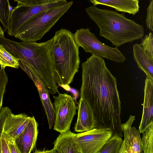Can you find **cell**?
Instances as JSON below:
<instances>
[{
	"label": "cell",
	"instance_id": "484cf974",
	"mask_svg": "<svg viewBox=\"0 0 153 153\" xmlns=\"http://www.w3.org/2000/svg\"><path fill=\"white\" fill-rule=\"evenodd\" d=\"M57 0H14L18 5H28L44 4L56 1Z\"/></svg>",
	"mask_w": 153,
	"mask_h": 153
},
{
	"label": "cell",
	"instance_id": "83f0119b",
	"mask_svg": "<svg viewBox=\"0 0 153 153\" xmlns=\"http://www.w3.org/2000/svg\"><path fill=\"white\" fill-rule=\"evenodd\" d=\"M0 153H10L8 146L7 140L4 132L0 138Z\"/></svg>",
	"mask_w": 153,
	"mask_h": 153
},
{
	"label": "cell",
	"instance_id": "5bb4252c",
	"mask_svg": "<svg viewBox=\"0 0 153 153\" xmlns=\"http://www.w3.org/2000/svg\"><path fill=\"white\" fill-rule=\"evenodd\" d=\"M30 118L25 113L15 114L11 112L5 121L3 132L15 139L24 130Z\"/></svg>",
	"mask_w": 153,
	"mask_h": 153
},
{
	"label": "cell",
	"instance_id": "7c38bea8",
	"mask_svg": "<svg viewBox=\"0 0 153 153\" xmlns=\"http://www.w3.org/2000/svg\"><path fill=\"white\" fill-rule=\"evenodd\" d=\"M144 100L142 116L139 127L142 133L153 120V81L146 78L144 88Z\"/></svg>",
	"mask_w": 153,
	"mask_h": 153
},
{
	"label": "cell",
	"instance_id": "277c9868",
	"mask_svg": "<svg viewBox=\"0 0 153 153\" xmlns=\"http://www.w3.org/2000/svg\"><path fill=\"white\" fill-rule=\"evenodd\" d=\"M53 38L54 78L59 85H68L79 71L80 62L79 47L74 40V34L65 29L56 31Z\"/></svg>",
	"mask_w": 153,
	"mask_h": 153
},
{
	"label": "cell",
	"instance_id": "7402d4cb",
	"mask_svg": "<svg viewBox=\"0 0 153 153\" xmlns=\"http://www.w3.org/2000/svg\"><path fill=\"white\" fill-rule=\"evenodd\" d=\"M10 13L9 0H0V21L3 25L4 31L7 30Z\"/></svg>",
	"mask_w": 153,
	"mask_h": 153
},
{
	"label": "cell",
	"instance_id": "ac0fdd59",
	"mask_svg": "<svg viewBox=\"0 0 153 153\" xmlns=\"http://www.w3.org/2000/svg\"><path fill=\"white\" fill-rule=\"evenodd\" d=\"M36 88L47 116L49 129H51L54 123L55 114L54 105L50 97V91L44 83Z\"/></svg>",
	"mask_w": 153,
	"mask_h": 153
},
{
	"label": "cell",
	"instance_id": "52a82bcc",
	"mask_svg": "<svg viewBox=\"0 0 153 153\" xmlns=\"http://www.w3.org/2000/svg\"><path fill=\"white\" fill-rule=\"evenodd\" d=\"M66 0H57L44 4L28 5H17L11 11L7 31L10 36H14L21 27L32 17L43 11L66 3Z\"/></svg>",
	"mask_w": 153,
	"mask_h": 153
},
{
	"label": "cell",
	"instance_id": "7a4b0ae2",
	"mask_svg": "<svg viewBox=\"0 0 153 153\" xmlns=\"http://www.w3.org/2000/svg\"><path fill=\"white\" fill-rule=\"evenodd\" d=\"M53 37L44 42L15 41L7 43L6 49L15 57L28 64L48 89L50 93H59L54 76L52 47Z\"/></svg>",
	"mask_w": 153,
	"mask_h": 153
},
{
	"label": "cell",
	"instance_id": "f1b7e54d",
	"mask_svg": "<svg viewBox=\"0 0 153 153\" xmlns=\"http://www.w3.org/2000/svg\"><path fill=\"white\" fill-rule=\"evenodd\" d=\"M4 134L7 140L8 146L10 153H20L15 142V139Z\"/></svg>",
	"mask_w": 153,
	"mask_h": 153
},
{
	"label": "cell",
	"instance_id": "2e32d148",
	"mask_svg": "<svg viewBox=\"0 0 153 153\" xmlns=\"http://www.w3.org/2000/svg\"><path fill=\"white\" fill-rule=\"evenodd\" d=\"M96 6L102 4L115 8L118 11L127 13L133 15L138 12L139 10L138 0H90Z\"/></svg>",
	"mask_w": 153,
	"mask_h": 153
},
{
	"label": "cell",
	"instance_id": "d4e9b609",
	"mask_svg": "<svg viewBox=\"0 0 153 153\" xmlns=\"http://www.w3.org/2000/svg\"><path fill=\"white\" fill-rule=\"evenodd\" d=\"M147 15L146 24L148 28L153 31V0L150 1V4L147 9Z\"/></svg>",
	"mask_w": 153,
	"mask_h": 153
},
{
	"label": "cell",
	"instance_id": "d6986e66",
	"mask_svg": "<svg viewBox=\"0 0 153 153\" xmlns=\"http://www.w3.org/2000/svg\"><path fill=\"white\" fill-rule=\"evenodd\" d=\"M123 141L121 137L118 134H112L99 153H118Z\"/></svg>",
	"mask_w": 153,
	"mask_h": 153
},
{
	"label": "cell",
	"instance_id": "4fadbf2b",
	"mask_svg": "<svg viewBox=\"0 0 153 153\" xmlns=\"http://www.w3.org/2000/svg\"><path fill=\"white\" fill-rule=\"evenodd\" d=\"M77 108V118L74 128L75 131L81 133L94 128L95 121L92 111L83 98L80 97Z\"/></svg>",
	"mask_w": 153,
	"mask_h": 153
},
{
	"label": "cell",
	"instance_id": "ba28073f",
	"mask_svg": "<svg viewBox=\"0 0 153 153\" xmlns=\"http://www.w3.org/2000/svg\"><path fill=\"white\" fill-rule=\"evenodd\" d=\"M55 114L53 129L60 133L70 129L77 109L73 98L66 93L53 96Z\"/></svg>",
	"mask_w": 153,
	"mask_h": 153
},
{
	"label": "cell",
	"instance_id": "8992f818",
	"mask_svg": "<svg viewBox=\"0 0 153 153\" xmlns=\"http://www.w3.org/2000/svg\"><path fill=\"white\" fill-rule=\"evenodd\" d=\"M74 37L78 46L85 52L118 63H123L126 60V57L117 47H111L102 43L91 32L89 28L77 30Z\"/></svg>",
	"mask_w": 153,
	"mask_h": 153
},
{
	"label": "cell",
	"instance_id": "8fae6325",
	"mask_svg": "<svg viewBox=\"0 0 153 153\" xmlns=\"http://www.w3.org/2000/svg\"><path fill=\"white\" fill-rule=\"evenodd\" d=\"M38 126L34 117H31L24 130L15 139L20 153H30L33 149L37 139Z\"/></svg>",
	"mask_w": 153,
	"mask_h": 153
},
{
	"label": "cell",
	"instance_id": "5b68a950",
	"mask_svg": "<svg viewBox=\"0 0 153 153\" xmlns=\"http://www.w3.org/2000/svg\"><path fill=\"white\" fill-rule=\"evenodd\" d=\"M73 1L43 11L27 21L14 36L23 42H33L42 39L68 10Z\"/></svg>",
	"mask_w": 153,
	"mask_h": 153
},
{
	"label": "cell",
	"instance_id": "4316f807",
	"mask_svg": "<svg viewBox=\"0 0 153 153\" xmlns=\"http://www.w3.org/2000/svg\"><path fill=\"white\" fill-rule=\"evenodd\" d=\"M11 112L10 108L8 107H3L0 114V138L3 132V128L5 121Z\"/></svg>",
	"mask_w": 153,
	"mask_h": 153
},
{
	"label": "cell",
	"instance_id": "9c48e42d",
	"mask_svg": "<svg viewBox=\"0 0 153 153\" xmlns=\"http://www.w3.org/2000/svg\"><path fill=\"white\" fill-rule=\"evenodd\" d=\"M112 134L109 129L94 128L76 134L75 142L80 153H99Z\"/></svg>",
	"mask_w": 153,
	"mask_h": 153
},
{
	"label": "cell",
	"instance_id": "3957f363",
	"mask_svg": "<svg viewBox=\"0 0 153 153\" xmlns=\"http://www.w3.org/2000/svg\"><path fill=\"white\" fill-rule=\"evenodd\" d=\"M85 11L99 27L100 35L116 47L143 37V26L126 18L123 14L94 5L86 8Z\"/></svg>",
	"mask_w": 153,
	"mask_h": 153
},
{
	"label": "cell",
	"instance_id": "6da1fadb",
	"mask_svg": "<svg viewBox=\"0 0 153 153\" xmlns=\"http://www.w3.org/2000/svg\"><path fill=\"white\" fill-rule=\"evenodd\" d=\"M80 97L87 102L95 121L94 128L109 129L121 137V105L117 80L102 58L94 54L81 64Z\"/></svg>",
	"mask_w": 153,
	"mask_h": 153
},
{
	"label": "cell",
	"instance_id": "603a6c76",
	"mask_svg": "<svg viewBox=\"0 0 153 153\" xmlns=\"http://www.w3.org/2000/svg\"><path fill=\"white\" fill-rule=\"evenodd\" d=\"M140 45L153 61V35L152 32H150L149 35L144 36Z\"/></svg>",
	"mask_w": 153,
	"mask_h": 153
},
{
	"label": "cell",
	"instance_id": "9a60e30c",
	"mask_svg": "<svg viewBox=\"0 0 153 153\" xmlns=\"http://www.w3.org/2000/svg\"><path fill=\"white\" fill-rule=\"evenodd\" d=\"M76 134L70 130L60 133L53 142L56 153H80L75 142Z\"/></svg>",
	"mask_w": 153,
	"mask_h": 153
},
{
	"label": "cell",
	"instance_id": "e0dca14e",
	"mask_svg": "<svg viewBox=\"0 0 153 153\" xmlns=\"http://www.w3.org/2000/svg\"><path fill=\"white\" fill-rule=\"evenodd\" d=\"M133 49L134 59L138 67L145 73L146 78L153 81V61L140 44L134 45Z\"/></svg>",
	"mask_w": 153,
	"mask_h": 153
},
{
	"label": "cell",
	"instance_id": "44dd1931",
	"mask_svg": "<svg viewBox=\"0 0 153 153\" xmlns=\"http://www.w3.org/2000/svg\"><path fill=\"white\" fill-rule=\"evenodd\" d=\"M142 134L141 140L144 153H153V120Z\"/></svg>",
	"mask_w": 153,
	"mask_h": 153
},
{
	"label": "cell",
	"instance_id": "f546056e",
	"mask_svg": "<svg viewBox=\"0 0 153 153\" xmlns=\"http://www.w3.org/2000/svg\"><path fill=\"white\" fill-rule=\"evenodd\" d=\"M4 36V31L2 30L1 26L0 25V37H3Z\"/></svg>",
	"mask_w": 153,
	"mask_h": 153
},
{
	"label": "cell",
	"instance_id": "30bf717a",
	"mask_svg": "<svg viewBox=\"0 0 153 153\" xmlns=\"http://www.w3.org/2000/svg\"><path fill=\"white\" fill-rule=\"evenodd\" d=\"M135 117L131 115L126 123L121 124L124 139L118 153H144L139 131L134 127H131Z\"/></svg>",
	"mask_w": 153,
	"mask_h": 153
},
{
	"label": "cell",
	"instance_id": "cb8c5ba5",
	"mask_svg": "<svg viewBox=\"0 0 153 153\" xmlns=\"http://www.w3.org/2000/svg\"><path fill=\"white\" fill-rule=\"evenodd\" d=\"M8 82L7 75L4 69H0V114L2 108L3 98Z\"/></svg>",
	"mask_w": 153,
	"mask_h": 153
},
{
	"label": "cell",
	"instance_id": "ffe728a7",
	"mask_svg": "<svg viewBox=\"0 0 153 153\" xmlns=\"http://www.w3.org/2000/svg\"><path fill=\"white\" fill-rule=\"evenodd\" d=\"M19 59L12 55L4 45L0 43V65L1 68L6 67L17 68L19 67Z\"/></svg>",
	"mask_w": 153,
	"mask_h": 153
}]
</instances>
